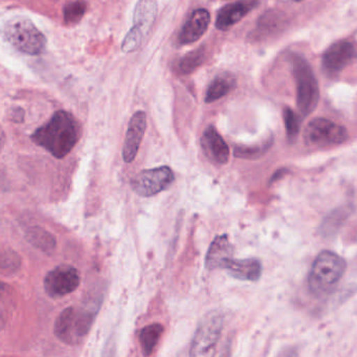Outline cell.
<instances>
[{"mask_svg":"<svg viewBox=\"0 0 357 357\" xmlns=\"http://www.w3.org/2000/svg\"><path fill=\"white\" fill-rule=\"evenodd\" d=\"M146 129H147V116L145 112H135L129 122L124 147H123V158L125 162H132L137 158Z\"/></svg>","mask_w":357,"mask_h":357,"instance_id":"cell-11","label":"cell"},{"mask_svg":"<svg viewBox=\"0 0 357 357\" xmlns=\"http://www.w3.org/2000/svg\"><path fill=\"white\" fill-rule=\"evenodd\" d=\"M284 124H285L286 135L289 143L294 144L300 133V121L294 110L285 107L283 112Z\"/></svg>","mask_w":357,"mask_h":357,"instance_id":"cell-26","label":"cell"},{"mask_svg":"<svg viewBox=\"0 0 357 357\" xmlns=\"http://www.w3.org/2000/svg\"><path fill=\"white\" fill-rule=\"evenodd\" d=\"M15 307L13 290L7 284L0 282V329L5 327L10 313Z\"/></svg>","mask_w":357,"mask_h":357,"instance_id":"cell-22","label":"cell"},{"mask_svg":"<svg viewBox=\"0 0 357 357\" xmlns=\"http://www.w3.org/2000/svg\"><path fill=\"white\" fill-rule=\"evenodd\" d=\"M162 333H164V326L158 323L146 326L141 330L139 336V344L145 356H150L153 353Z\"/></svg>","mask_w":357,"mask_h":357,"instance_id":"cell-20","label":"cell"},{"mask_svg":"<svg viewBox=\"0 0 357 357\" xmlns=\"http://www.w3.org/2000/svg\"><path fill=\"white\" fill-rule=\"evenodd\" d=\"M349 216H350V208H337V210L330 213L323 221V225H321V234L325 236L333 235Z\"/></svg>","mask_w":357,"mask_h":357,"instance_id":"cell-23","label":"cell"},{"mask_svg":"<svg viewBox=\"0 0 357 357\" xmlns=\"http://www.w3.org/2000/svg\"><path fill=\"white\" fill-rule=\"evenodd\" d=\"M96 315L97 311L89 307H68L56 319L55 335L70 346L81 344L91 331Z\"/></svg>","mask_w":357,"mask_h":357,"instance_id":"cell-2","label":"cell"},{"mask_svg":"<svg viewBox=\"0 0 357 357\" xmlns=\"http://www.w3.org/2000/svg\"><path fill=\"white\" fill-rule=\"evenodd\" d=\"M5 37L14 49L26 55H39L47 45L45 35L32 20L22 16L14 17L6 24Z\"/></svg>","mask_w":357,"mask_h":357,"instance_id":"cell-5","label":"cell"},{"mask_svg":"<svg viewBox=\"0 0 357 357\" xmlns=\"http://www.w3.org/2000/svg\"><path fill=\"white\" fill-rule=\"evenodd\" d=\"M355 47L350 41L342 40L332 45L321 58V66L328 76H336L355 59Z\"/></svg>","mask_w":357,"mask_h":357,"instance_id":"cell-10","label":"cell"},{"mask_svg":"<svg viewBox=\"0 0 357 357\" xmlns=\"http://www.w3.org/2000/svg\"><path fill=\"white\" fill-rule=\"evenodd\" d=\"M20 265V257L15 252L11 250L0 252V269L13 271V269H17Z\"/></svg>","mask_w":357,"mask_h":357,"instance_id":"cell-28","label":"cell"},{"mask_svg":"<svg viewBox=\"0 0 357 357\" xmlns=\"http://www.w3.org/2000/svg\"><path fill=\"white\" fill-rule=\"evenodd\" d=\"M174 179V173L169 167H158L137 173L131 181V188L142 197H151L170 187Z\"/></svg>","mask_w":357,"mask_h":357,"instance_id":"cell-8","label":"cell"},{"mask_svg":"<svg viewBox=\"0 0 357 357\" xmlns=\"http://www.w3.org/2000/svg\"><path fill=\"white\" fill-rule=\"evenodd\" d=\"M80 135L78 121L70 112L60 110L47 124L37 129L31 139L56 158H63L74 149Z\"/></svg>","mask_w":357,"mask_h":357,"instance_id":"cell-1","label":"cell"},{"mask_svg":"<svg viewBox=\"0 0 357 357\" xmlns=\"http://www.w3.org/2000/svg\"><path fill=\"white\" fill-rule=\"evenodd\" d=\"M210 24L211 15L208 10H195L183 24L178 35V43L183 45L196 43L204 36Z\"/></svg>","mask_w":357,"mask_h":357,"instance_id":"cell-13","label":"cell"},{"mask_svg":"<svg viewBox=\"0 0 357 357\" xmlns=\"http://www.w3.org/2000/svg\"><path fill=\"white\" fill-rule=\"evenodd\" d=\"M144 35L139 32L137 29L133 26L128 34L125 37L124 41H123L122 50L125 53H131L135 52V50L139 49L141 45L142 41H143Z\"/></svg>","mask_w":357,"mask_h":357,"instance_id":"cell-27","label":"cell"},{"mask_svg":"<svg viewBox=\"0 0 357 357\" xmlns=\"http://www.w3.org/2000/svg\"><path fill=\"white\" fill-rule=\"evenodd\" d=\"M234 84L235 82L231 79L227 78V77H217L208 85L204 102L213 103V102L218 101L233 89Z\"/></svg>","mask_w":357,"mask_h":357,"instance_id":"cell-21","label":"cell"},{"mask_svg":"<svg viewBox=\"0 0 357 357\" xmlns=\"http://www.w3.org/2000/svg\"><path fill=\"white\" fill-rule=\"evenodd\" d=\"M256 6L257 3H231L225 6L219 10L217 14L216 28L220 31H227L231 26L243 20L244 16L248 15Z\"/></svg>","mask_w":357,"mask_h":357,"instance_id":"cell-15","label":"cell"},{"mask_svg":"<svg viewBox=\"0 0 357 357\" xmlns=\"http://www.w3.org/2000/svg\"><path fill=\"white\" fill-rule=\"evenodd\" d=\"M223 329V317L213 311L202 317L192 340L190 357H214Z\"/></svg>","mask_w":357,"mask_h":357,"instance_id":"cell-6","label":"cell"},{"mask_svg":"<svg viewBox=\"0 0 357 357\" xmlns=\"http://www.w3.org/2000/svg\"><path fill=\"white\" fill-rule=\"evenodd\" d=\"M267 146L263 147H238L236 148L234 154L236 158H258L267 150Z\"/></svg>","mask_w":357,"mask_h":357,"instance_id":"cell-29","label":"cell"},{"mask_svg":"<svg viewBox=\"0 0 357 357\" xmlns=\"http://www.w3.org/2000/svg\"><path fill=\"white\" fill-rule=\"evenodd\" d=\"M348 131L342 125L324 118L311 120L305 128L304 143L311 148H328L344 144L348 139Z\"/></svg>","mask_w":357,"mask_h":357,"instance_id":"cell-7","label":"cell"},{"mask_svg":"<svg viewBox=\"0 0 357 357\" xmlns=\"http://www.w3.org/2000/svg\"><path fill=\"white\" fill-rule=\"evenodd\" d=\"M26 238L33 246L47 254H51L56 248L55 237L43 227H30L26 231Z\"/></svg>","mask_w":357,"mask_h":357,"instance_id":"cell-19","label":"cell"},{"mask_svg":"<svg viewBox=\"0 0 357 357\" xmlns=\"http://www.w3.org/2000/svg\"><path fill=\"white\" fill-rule=\"evenodd\" d=\"M204 60H206V51L204 47H202L181 58L178 63L179 70L183 75L192 74L202 66Z\"/></svg>","mask_w":357,"mask_h":357,"instance_id":"cell-24","label":"cell"},{"mask_svg":"<svg viewBox=\"0 0 357 357\" xmlns=\"http://www.w3.org/2000/svg\"><path fill=\"white\" fill-rule=\"evenodd\" d=\"M218 269H225L235 279L241 281H258L262 273V265L257 259H225Z\"/></svg>","mask_w":357,"mask_h":357,"instance_id":"cell-14","label":"cell"},{"mask_svg":"<svg viewBox=\"0 0 357 357\" xmlns=\"http://www.w3.org/2000/svg\"><path fill=\"white\" fill-rule=\"evenodd\" d=\"M158 5L154 1H139L135 10L133 26L145 36L155 22Z\"/></svg>","mask_w":357,"mask_h":357,"instance_id":"cell-17","label":"cell"},{"mask_svg":"<svg viewBox=\"0 0 357 357\" xmlns=\"http://www.w3.org/2000/svg\"><path fill=\"white\" fill-rule=\"evenodd\" d=\"M292 72L296 87V106L303 116L314 112L319 101V87L314 73L304 57L292 55Z\"/></svg>","mask_w":357,"mask_h":357,"instance_id":"cell-3","label":"cell"},{"mask_svg":"<svg viewBox=\"0 0 357 357\" xmlns=\"http://www.w3.org/2000/svg\"><path fill=\"white\" fill-rule=\"evenodd\" d=\"M285 24V17L281 12L271 10L261 16L257 24L256 32L259 36L266 37L280 32Z\"/></svg>","mask_w":357,"mask_h":357,"instance_id":"cell-18","label":"cell"},{"mask_svg":"<svg viewBox=\"0 0 357 357\" xmlns=\"http://www.w3.org/2000/svg\"><path fill=\"white\" fill-rule=\"evenodd\" d=\"M346 268V261L342 257L330 250H323L311 267L309 287L315 294L330 291L340 281Z\"/></svg>","mask_w":357,"mask_h":357,"instance_id":"cell-4","label":"cell"},{"mask_svg":"<svg viewBox=\"0 0 357 357\" xmlns=\"http://www.w3.org/2000/svg\"><path fill=\"white\" fill-rule=\"evenodd\" d=\"M286 172V170H279L277 173H275V175H273V178H271V183H273V181H277V179L281 178L282 176H283L284 173Z\"/></svg>","mask_w":357,"mask_h":357,"instance_id":"cell-30","label":"cell"},{"mask_svg":"<svg viewBox=\"0 0 357 357\" xmlns=\"http://www.w3.org/2000/svg\"><path fill=\"white\" fill-rule=\"evenodd\" d=\"M202 151L204 155L216 165L227 164L229 160V146L225 143V139L219 135L214 126H208L202 133L200 139Z\"/></svg>","mask_w":357,"mask_h":357,"instance_id":"cell-12","label":"cell"},{"mask_svg":"<svg viewBox=\"0 0 357 357\" xmlns=\"http://www.w3.org/2000/svg\"><path fill=\"white\" fill-rule=\"evenodd\" d=\"M80 285V275L70 265H59L47 273L45 278V289L51 298H63L74 292Z\"/></svg>","mask_w":357,"mask_h":357,"instance_id":"cell-9","label":"cell"},{"mask_svg":"<svg viewBox=\"0 0 357 357\" xmlns=\"http://www.w3.org/2000/svg\"><path fill=\"white\" fill-rule=\"evenodd\" d=\"M87 3L84 1H74L66 3L63 8L64 22L68 26L78 24L86 13Z\"/></svg>","mask_w":357,"mask_h":357,"instance_id":"cell-25","label":"cell"},{"mask_svg":"<svg viewBox=\"0 0 357 357\" xmlns=\"http://www.w3.org/2000/svg\"><path fill=\"white\" fill-rule=\"evenodd\" d=\"M233 246L229 243L227 235L217 236L206 252V267L208 269H218L219 265L225 259L231 258Z\"/></svg>","mask_w":357,"mask_h":357,"instance_id":"cell-16","label":"cell"}]
</instances>
